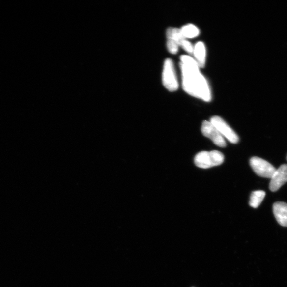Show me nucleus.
Instances as JSON below:
<instances>
[{
    "instance_id": "f8f14e48",
    "label": "nucleus",
    "mask_w": 287,
    "mask_h": 287,
    "mask_svg": "<svg viewBox=\"0 0 287 287\" xmlns=\"http://www.w3.org/2000/svg\"><path fill=\"white\" fill-rule=\"evenodd\" d=\"M266 193L263 191H256L253 192L251 195L250 205L254 208H258L262 203Z\"/></svg>"
},
{
    "instance_id": "f257e3e1",
    "label": "nucleus",
    "mask_w": 287,
    "mask_h": 287,
    "mask_svg": "<svg viewBox=\"0 0 287 287\" xmlns=\"http://www.w3.org/2000/svg\"><path fill=\"white\" fill-rule=\"evenodd\" d=\"M180 60L182 87L185 92L204 101H211L212 96L209 85L201 73L197 62L188 56H181Z\"/></svg>"
},
{
    "instance_id": "4468645a",
    "label": "nucleus",
    "mask_w": 287,
    "mask_h": 287,
    "mask_svg": "<svg viewBox=\"0 0 287 287\" xmlns=\"http://www.w3.org/2000/svg\"><path fill=\"white\" fill-rule=\"evenodd\" d=\"M180 46L182 47L186 52L189 54H193L194 51V47L192 44L189 41L185 40L182 42Z\"/></svg>"
},
{
    "instance_id": "6e6552de",
    "label": "nucleus",
    "mask_w": 287,
    "mask_h": 287,
    "mask_svg": "<svg viewBox=\"0 0 287 287\" xmlns=\"http://www.w3.org/2000/svg\"><path fill=\"white\" fill-rule=\"evenodd\" d=\"M273 212L278 224L287 227V204L284 202H276L273 205Z\"/></svg>"
},
{
    "instance_id": "1a4fd4ad",
    "label": "nucleus",
    "mask_w": 287,
    "mask_h": 287,
    "mask_svg": "<svg viewBox=\"0 0 287 287\" xmlns=\"http://www.w3.org/2000/svg\"><path fill=\"white\" fill-rule=\"evenodd\" d=\"M193 54L199 67L203 68L206 61V48L203 42H199L194 47Z\"/></svg>"
},
{
    "instance_id": "39448f33",
    "label": "nucleus",
    "mask_w": 287,
    "mask_h": 287,
    "mask_svg": "<svg viewBox=\"0 0 287 287\" xmlns=\"http://www.w3.org/2000/svg\"><path fill=\"white\" fill-rule=\"evenodd\" d=\"M210 122L216 128L222 136L233 144L239 142V137L234 130L223 119L218 116H214Z\"/></svg>"
},
{
    "instance_id": "7ed1b4c3",
    "label": "nucleus",
    "mask_w": 287,
    "mask_h": 287,
    "mask_svg": "<svg viewBox=\"0 0 287 287\" xmlns=\"http://www.w3.org/2000/svg\"><path fill=\"white\" fill-rule=\"evenodd\" d=\"M162 82L164 86L171 92L178 88V82L176 76L173 63L171 58L165 60L163 70Z\"/></svg>"
},
{
    "instance_id": "9b49d317",
    "label": "nucleus",
    "mask_w": 287,
    "mask_h": 287,
    "mask_svg": "<svg viewBox=\"0 0 287 287\" xmlns=\"http://www.w3.org/2000/svg\"><path fill=\"white\" fill-rule=\"evenodd\" d=\"M182 35L185 38H193L200 34V30L197 26L193 24H187L180 29Z\"/></svg>"
},
{
    "instance_id": "20e7f679",
    "label": "nucleus",
    "mask_w": 287,
    "mask_h": 287,
    "mask_svg": "<svg viewBox=\"0 0 287 287\" xmlns=\"http://www.w3.org/2000/svg\"><path fill=\"white\" fill-rule=\"evenodd\" d=\"M250 165L254 172L263 178L271 179L276 171L269 162L258 157L252 158Z\"/></svg>"
},
{
    "instance_id": "9d476101",
    "label": "nucleus",
    "mask_w": 287,
    "mask_h": 287,
    "mask_svg": "<svg viewBox=\"0 0 287 287\" xmlns=\"http://www.w3.org/2000/svg\"><path fill=\"white\" fill-rule=\"evenodd\" d=\"M167 37L169 40H171L181 45L186 38L182 34L180 29L174 28H170L167 30Z\"/></svg>"
},
{
    "instance_id": "f03ea898",
    "label": "nucleus",
    "mask_w": 287,
    "mask_h": 287,
    "mask_svg": "<svg viewBox=\"0 0 287 287\" xmlns=\"http://www.w3.org/2000/svg\"><path fill=\"white\" fill-rule=\"evenodd\" d=\"M224 159V154L219 151H203L195 156L194 162L200 168L208 169L221 165Z\"/></svg>"
},
{
    "instance_id": "ddd939ff",
    "label": "nucleus",
    "mask_w": 287,
    "mask_h": 287,
    "mask_svg": "<svg viewBox=\"0 0 287 287\" xmlns=\"http://www.w3.org/2000/svg\"><path fill=\"white\" fill-rule=\"evenodd\" d=\"M167 46L169 52L172 54L177 53L179 49V45L172 40L168 39Z\"/></svg>"
},
{
    "instance_id": "0eeeda50",
    "label": "nucleus",
    "mask_w": 287,
    "mask_h": 287,
    "mask_svg": "<svg viewBox=\"0 0 287 287\" xmlns=\"http://www.w3.org/2000/svg\"><path fill=\"white\" fill-rule=\"evenodd\" d=\"M287 182V165H283L276 169L271 178L269 188L272 192H276Z\"/></svg>"
},
{
    "instance_id": "2eb2a0df",
    "label": "nucleus",
    "mask_w": 287,
    "mask_h": 287,
    "mask_svg": "<svg viewBox=\"0 0 287 287\" xmlns=\"http://www.w3.org/2000/svg\"><path fill=\"white\" fill-rule=\"evenodd\" d=\"M286 160L287 161V156H286Z\"/></svg>"
},
{
    "instance_id": "423d86ee",
    "label": "nucleus",
    "mask_w": 287,
    "mask_h": 287,
    "mask_svg": "<svg viewBox=\"0 0 287 287\" xmlns=\"http://www.w3.org/2000/svg\"><path fill=\"white\" fill-rule=\"evenodd\" d=\"M201 133L204 136L211 139L217 146L220 147H225L226 142L224 138L219 133L210 121H204L202 123Z\"/></svg>"
}]
</instances>
